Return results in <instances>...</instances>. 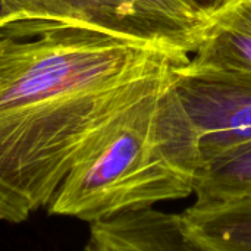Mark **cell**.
Instances as JSON below:
<instances>
[{
    "instance_id": "30bf717a",
    "label": "cell",
    "mask_w": 251,
    "mask_h": 251,
    "mask_svg": "<svg viewBox=\"0 0 251 251\" xmlns=\"http://www.w3.org/2000/svg\"><path fill=\"white\" fill-rule=\"evenodd\" d=\"M194 1L212 15L213 12H216L218 9H221L222 6L229 3L231 0H194Z\"/></svg>"
},
{
    "instance_id": "7a4b0ae2",
    "label": "cell",
    "mask_w": 251,
    "mask_h": 251,
    "mask_svg": "<svg viewBox=\"0 0 251 251\" xmlns=\"http://www.w3.org/2000/svg\"><path fill=\"white\" fill-rule=\"evenodd\" d=\"M171 76L91 140L47 204L50 215L91 224L194 194L201 157Z\"/></svg>"
},
{
    "instance_id": "277c9868",
    "label": "cell",
    "mask_w": 251,
    "mask_h": 251,
    "mask_svg": "<svg viewBox=\"0 0 251 251\" xmlns=\"http://www.w3.org/2000/svg\"><path fill=\"white\" fill-rule=\"evenodd\" d=\"M185 63L174 66L171 85L203 165L251 141V75L196 71Z\"/></svg>"
},
{
    "instance_id": "9c48e42d",
    "label": "cell",
    "mask_w": 251,
    "mask_h": 251,
    "mask_svg": "<svg viewBox=\"0 0 251 251\" xmlns=\"http://www.w3.org/2000/svg\"><path fill=\"white\" fill-rule=\"evenodd\" d=\"M16 21H21V19L7 7L4 0H0V29L16 22Z\"/></svg>"
},
{
    "instance_id": "6da1fadb",
    "label": "cell",
    "mask_w": 251,
    "mask_h": 251,
    "mask_svg": "<svg viewBox=\"0 0 251 251\" xmlns=\"http://www.w3.org/2000/svg\"><path fill=\"white\" fill-rule=\"evenodd\" d=\"M188 60L87 26L0 29V221L47 207L91 140Z\"/></svg>"
},
{
    "instance_id": "3957f363",
    "label": "cell",
    "mask_w": 251,
    "mask_h": 251,
    "mask_svg": "<svg viewBox=\"0 0 251 251\" xmlns=\"http://www.w3.org/2000/svg\"><path fill=\"white\" fill-rule=\"evenodd\" d=\"M21 19L87 26L188 60L212 15L194 0H4Z\"/></svg>"
},
{
    "instance_id": "ba28073f",
    "label": "cell",
    "mask_w": 251,
    "mask_h": 251,
    "mask_svg": "<svg viewBox=\"0 0 251 251\" xmlns=\"http://www.w3.org/2000/svg\"><path fill=\"white\" fill-rule=\"evenodd\" d=\"M194 206H219L251 197V141L225 151L199 171Z\"/></svg>"
},
{
    "instance_id": "8992f818",
    "label": "cell",
    "mask_w": 251,
    "mask_h": 251,
    "mask_svg": "<svg viewBox=\"0 0 251 251\" xmlns=\"http://www.w3.org/2000/svg\"><path fill=\"white\" fill-rule=\"evenodd\" d=\"M190 69L251 75V0H231L212 13V24L185 63Z\"/></svg>"
},
{
    "instance_id": "52a82bcc",
    "label": "cell",
    "mask_w": 251,
    "mask_h": 251,
    "mask_svg": "<svg viewBox=\"0 0 251 251\" xmlns=\"http://www.w3.org/2000/svg\"><path fill=\"white\" fill-rule=\"evenodd\" d=\"M187 234L207 251H251V197L181 213Z\"/></svg>"
},
{
    "instance_id": "5b68a950",
    "label": "cell",
    "mask_w": 251,
    "mask_h": 251,
    "mask_svg": "<svg viewBox=\"0 0 251 251\" xmlns=\"http://www.w3.org/2000/svg\"><path fill=\"white\" fill-rule=\"evenodd\" d=\"M84 251H207L185 231L181 215L151 207L90 224Z\"/></svg>"
}]
</instances>
